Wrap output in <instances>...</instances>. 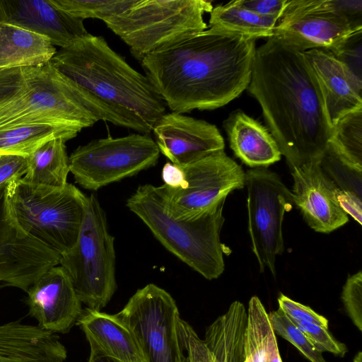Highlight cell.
Instances as JSON below:
<instances>
[{
	"mask_svg": "<svg viewBox=\"0 0 362 362\" xmlns=\"http://www.w3.org/2000/svg\"><path fill=\"white\" fill-rule=\"evenodd\" d=\"M255 42L209 28L145 56L141 64L172 112L214 110L247 89Z\"/></svg>",
	"mask_w": 362,
	"mask_h": 362,
	"instance_id": "1",
	"label": "cell"
},
{
	"mask_svg": "<svg viewBox=\"0 0 362 362\" xmlns=\"http://www.w3.org/2000/svg\"><path fill=\"white\" fill-rule=\"evenodd\" d=\"M247 90L291 171L319 159L332 134L316 78L300 52L274 37L256 48Z\"/></svg>",
	"mask_w": 362,
	"mask_h": 362,
	"instance_id": "2",
	"label": "cell"
},
{
	"mask_svg": "<svg viewBox=\"0 0 362 362\" xmlns=\"http://www.w3.org/2000/svg\"><path fill=\"white\" fill-rule=\"evenodd\" d=\"M99 120L143 129L63 76L51 62L0 69V130L38 124L83 129Z\"/></svg>",
	"mask_w": 362,
	"mask_h": 362,
	"instance_id": "3",
	"label": "cell"
},
{
	"mask_svg": "<svg viewBox=\"0 0 362 362\" xmlns=\"http://www.w3.org/2000/svg\"><path fill=\"white\" fill-rule=\"evenodd\" d=\"M70 81L122 116L153 129L166 104L146 76L132 67L102 36L88 33L50 61Z\"/></svg>",
	"mask_w": 362,
	"mask_h": 362,
	"instance_id": "4",
	"label": "cell"
},
{
	"mask_svg": "<svg viewBox=\"0 0 362 362\" xmlns=\"http://www.w3.org/2000/svg\"><path fill=\"white\" fill-rule=\"evenodd\" d=\"M225 201L199 218L177 219L168 213L157 187L144 184L138 187L126 204L169 252L212 280L220 276L225 268L220 239Z\"/></svg>",
	"mask_w": 362,
	"mask_h": 362,
	"instance_id": "5",
	"label": "cell"
},
{
	"mask_svg": "<svg viewBox=\"0 0 362 362\" xmlns=\"http://www.w3.org/2000/svg\"><path fill=\"white\" fill-rule=\"evenodd\" d=\"M6 194L13 215L25 233L60 255L73 247L87 201L75 185L51 187L14 179L7 183Z\"/></svg>",
	"mask_w": 362,
	"mask_h": 362,
	"instance_id": "6",
	"label": "cell"
},
{
	"mask_svg": "<svg viewBox=\"0 0 362 362\" xmlns=\"http://www.w3.org/2000/svg\"><path fill=\"white\" fill-rule=\"evenodd\" d=\"M214 6L205 0H136L104 23L138 60L208 28L204 15Z\"/></svg>",
	"mask_w": 362,
	"mask_h": 362,
	"instance_id": "7",
	"label": "cell"
},
{
	"mask_svg": "<svg viewBox=\"0 0 362 362\" xmlns=\"http://www.w3.org/2000/svg\"><path fill=\"white\" fill-rule=\"evenodd\" d=\"M97 196H87L78 238L61 255L59 264L69 276L77 296L90 309L100 310L117 289L115 238Z\"/></svg>",
	"mask_w": 362,
	"mask_h": 362,
	"instance_id": "8",
	"label": "cell"
},
{
	"mask_svg": "<svg viewBox=\"0 0 362 362\" xmlns=\"http://www.w3.org/2000/svg\"><path fill=\"white\" fill-rule=\"evenodd\" d=\"M160 153L146 134L94 139L71 153L70 173L81 187L96 191L156 165Z\"/></svg>",
	"mask_w": 362,
	"mask_h": 362,
	"instance_id": "9",
	"label": "cell"
},
{
	"mask_svg": "<svg viewBox=\"0 0 362 362\" xmlns=\"http://www.w3.org/2000/svg\"><path fill=\"white\" fill-rule=\"evenodd\" d=\"M114 315L130 332L145 362H185L177 329L179 310L163 288L148 284L138 289Z\"/></svg>",
	"mask_w": 362,
	"mask_h": 362,
	"instance_id": "10",
	"label": "cell"
},
{
	"mask_svg": "<svg viewBox=\"0 0 362 362\" xmlns=\"http://www.w3.org/2000/svg\"><path fill=\"white\" fill-rule=\"evenodd\" d=\"M181 167L184 181L180 187H157L168 213L175 218H199L230 192L245 186V173L224 151Z\"/></svg>",
	"mask_w": 362,
	"mask_h": 362,
	"instance_id": "11",
	"label": "cell"
},
{
	"mask_svg": "<svg viewBox=\"0 0 362 362\" xmlns=\"http://www.w3.org/2000/svg\"><path fill=\"white\" fill-rule=\"evenodd\" d=\"M248 231L252 249L264 272L276 276V259L284 251L282 224L293 202L291 191L276 173L255 168L245 173Z\"/></svg>",
	"mask_w": 362,
	"mask_h": 362,
	"instance_id": "12",
	"label": "cell"
},
{
	"mask_svg": "<svg viewBox=\"0 0 362 362\" xmlns=\"http://www.w3.org/2000/svg\"><path fill=\"white\" fill-rule=\"evenodd\" d=\"M354 29L332 0H288L273 37L300 52L320 49L338 55Z\"/></svg>",
	"mask_w": 362,
	"mask_h": 362,
	"instance_id": "13",
	"label": "cell"
},
{
	"mask_svg": "<svg viewBox=\"0 0 362 362\" xmlns=\"http://www.w3.org/2000/svg\"><path fill=\"white\" fill-rule=\"evenodd\" d=\"M7 183L0 187V282L27 292L61 255L25 233L11 211Z\"/></svg>",
	"mask_w": 362,
	"mask_h": 362,
	"instance_id": "14",
	"label": "cell"
},
{
	"mask_svg": "<svg viewBox=\"0 0 362 362\" xmlns=\"http://www.w3.org/2000/svg\"><path fill=\"white\" fill-rule=\"evenodd\" d=\"M152 131L160 153L180 166L224 151V139L216 125L182 113H165Z\"/></svg>",
	"mask_w": 362,
	"mask_h": 362,
	"instance_id": "15",
	"label": "cell"
},
{
	"mask_svg": "<svg viewBox=\"0 0 362 362\" xmlns=\"http://www.w3.org/2000/svg\"><path fill=\"white\" fill-rule=\"evenodd\" d=\"M293 204L315 231L329 233L345 225L348 215L337 199V187L321 168L318 159L291 170Z\"/></svg>",
	"mask_w": 362,
	"mask_h": 362,
	"instance_id": "16",
	"label": "cell"
},
{
	"mask_svg": "<svg viewBox=\"0 0 362 362\" xmlns=\"http://www.w3.org/2000/svg\"><path fill=\"white\" fill-rule=\"evenodd\" d=\"M26 293L29 315L44 330L68 333L82 313L71 279L60 265L42 274Z\"/></svg>",
	"mask_w": 362,
	"mask_h": 362,
	"instance_id": "17",
	"label": "cell"
},
{
	"mask_svg": "<svg viewBox=\"0 0 362 362\" xmlns=\"http://www.w3.org/2000/svg\"><path fill=\"white\" fill-rule=\"evenodd\" d=\"M0 23L43 35L61 48L88 33L83 20L71 16L50 0H0Z\"/></svg>",
	"mask_w": 362,
	"mask_h": 362,
	"instance_id": "18",
	"label": "cell"
},
{
	"mask_svg": "<svg viewBox=\"0 0 362 362\" xmlns=\"http://www.w3.org/2000/svg\"><path fill=\"white\" fill-rule=\"evenodd\" d=\"M303 53L316 78L332 129L343 116L362 107V79L329 51Z\"/></svg>",
	"mask_w": 362,
	"mask_h": 362,
	"instance_id": "19",
	"label": "cell"
},
{
	"mask_svg": "<svg viewBox=\"0 0 362 362\" xmlns=\"http://www.w3.org/2000/svg\"><path fill=\"white\" fill-rule=\"evenodd\" d=\"M66 356L54 333L20 321L0 325V362H64Z\"/></svg>",
	"mask_w": 362,
	"mask_h": 362,
	"instance_id": "20",
	"label": "cell"
},
{
	"mask_svg": "<svg viewBox=\"0 0 362 362\" xmlns=\"http://www.w3.org/2000/svg\"><path fill=\"white\" fill-rule=\"evenodd\" d=\"M235 156L252 168H267L280 160L281 153L267 127L237 110L223 122Z\"/></svg>",
	"mask_w": 362,
	"mask_h": 362,
	"instance_id": "21",
	"label": "cell"
},
{
	"mask_svg": "<svg viewBox=\"0 0 362 362\" xmlns=\"http://www.w3.org/2000/svg\"><path fill=\"white\" fill-rule=\"evenodd\" d=\"M76 324L84 332L90 351L120 362H145L133 336L114 315L86 308Z\"/></svg>",
	"mask_w": 362,
	"mask_h": 362,
	"instance_id": "22",
	"label": "cell"
},
{
	"mask_svg": "<svg viewBox=\"0 0 362 362\" xmlns=\"http://www.w3.org/2000/svg\"><path fill=\"white\" fill-rule=\"evenodd\" d=\"M247 311L238 300L210 325L204 340L215 362H244Z\"/></svg>",
	"mask_w": 362,
	"mask_h": 362,
	"instance_id": "23",
	"label": "cell"
},
{
	"mask_svg": "<svg viewBox=\"0 0 362 362\" xmlns=\"http://www.w3.org/2000/svg\"><path fill=\"white\" fill-rule=\"evenodd\" d=\"M56 52L47 37L0 23V69L42 65L50 62Z\"/></svg>",
	"mask_w": 362,
	"mask_h": 362,
	"instance_id": "24",
	"label": "cell"
},
{
	"mask_svg": "<svg viewBox=\"0 0 362 362\" xmlns=\"http://www.w3.org/2000/svg\"><path fill=\"white\" fill-rule=\"evenodd\" d=\"M66 141L63 138L49 140L27 156V170L22 180L33 185L65 186L70 173Z\"/></svg>",
	"mask_w": 362,
	"mask_h": 362,
	"instance_id": "25",
	"label": "cell"
},
{
	"mask_svg": "<svg viewBox=\"0 0 362 362\" xmlns=\"http://www.w3.org/2000/svg\"><path fill=\"white\" fill-rule=\"evenodd\" d=\"M277 21L276 18L252 12L235 0L213 8L210 12L209 28L257 40L272 37Z\"/></svg>",
	"mask_w": 362,
	"mask_h": 362,
	"instance_id": "26",
	"label": "cell"
},
{
	"mask_svg": "<svg viewBox=\"0 0 362 362\" xmlns=\"http://www.w3.org/2000/svg\"><path fill=\"white\" fill-rule=\"evenodd\" d=\"M82 129L55 124L23 126L0 130V155L28 156L47 141L76 137Z\"/></svg>",
	"mask_w": 362,
	"mask_h": 362,
	"instance_id": "27",
	"label": "cell"
},
{
	"mask_svg": "<svg viewBox=\"0 0 362 362\" xmlns=\"http://www.w3.org/2000/svg\"><path fill=\"white\" fill-rule=\"evenodd\" d=\"M329 143L347 163L362 169V107L338 120Z\"/></svg>",
	"mask_w": 362,
	"mask_h": 362,
	"instance_id": "28",
	"label": "cell"
},
{
	"mask_svg": "<svg viewBox=\"0 0 362 362\" xmlns=\"http://www.w3.org/2000/svg\"><path fill=\"white\" fill-rule=\"evenodd\" d=\"M272 329L269 315L263 304L257 296H252L247 312L244 362H266L268 337Z\"/></svg>",
	"mask_w": 362,
	"mask_h": 362,
	"instance_id": "29",
	"label": "cell"
},
{
	"mask_svg": "<svg viewBox=\"0 0 362 362\" xmlns=\"http://www.w3.org/2000/svg\"><path fill=\"white\" fill-rule=\"evenodd\" d=\"M318 161L322 170L339 190L362 198V169L344 160L329 143Z\"/></svg>",
	"mask_w": 362,
	"mask_h": 362,
	"instance_id": "30",
	"label": "cell"
},
{
	"mask_svg": "<svg viewBox=\"0 0 362 362\" xmlns=\"http://www.w3.org/2000/svg\"><path fill=\"white\" fill-rule=\"evenodd\" d=\"M71 16L84 20L97 18L103 21L123 13L136 0H50Z\"/></svg>",
	"mask_w": 362,
	"mask_h": 362,
	"instance_id": "31",
	"label": "cell"
},
{
	"mask_svg": "<svg viewBox=\"0 0 362 362\" xmlns=\"http://www.w3.org/2000/svg\"><path fill=\"white\" fill-rule=\"evenodd\" d=\"M274 334H277L291 343L311 362H327L320 351L305 334L279 308L268 313Z\"/></svg>",
	"mask_w": 362,
	"mask_h": 362,
	"instance_id": "32",
	"label": "cell"
},
{
	"mask_svg": "<svg viewBox=\"0 0 362 362\" xmlns=\"http://www.w3.org/2000/svg\"><path fill=\"white\" fill-rule=\"evenodd\" d=\"M177 329L182 349L187 351L185 362H215L204 340L198 337L191 325L179 317Z\"/></svg>",
	"mask_w": 362,
	"mask_h": 362,
	"instance_id": "33",
	"label": "cell"
},
{
	"mask_svg": "<svg viewBox=\"0 0 362 362\" xmlns=\"http://www.w3.org/2000/svg\"><path fill=\"white\" fill-rule=\"evenodd\" d=\"M341 299L355 326L362 331V272L349 276L343 286Z\"/></svg>",
	"mask_w": 362,
	"mask_h": 362,
	"instance_id": "34",
	"label": "cell"
},
{
	"mask_svg": "<svg viewBox=\"0 0 362 362\" xmlns=\"http://www.w3.org/2000/svg\"><path fill=\"white\" fill-rule=\"evenodd\" d=\"M293 322L320 351L330 352L341 357L346 354V346L336 340L328 332V329L312 323Z\"/></svg>",
	"mask_w": 362,
	"mask_h": 362,
	"instance_id": "35",
	"label": "cell"
},
{
	"mask_svg": "<svg viewBox=\"0 0 362 362\" xmlns=\"http://www.w3.org/2000/svg\"><path fill=\"white\" fill-rule=\"evenodd\" d=\"M279 308L293 322H307L328 329V320L310 307L296 302L284 294L278 298Z\"/></svg>",
	"mask_w": 362,
	"mask_h": 362,
	"instance_id": "36",
	"label": "cell"
},
{
	"mask_svg": "<svg viewBox=\"0 0 362 362\" xmlns=\"http://www.w3.org/2000/svg\"><path fill=\"white\" fill-rule=\"evenodd\" d=\"M361 36L362 30L354 33L336 57L361 78Z\"/></svg>",
	"mask_w": 362,
	"mask_h": 362,
	"instance_id": "37",
	"label": "cell"
},
{
	"mask_svg": "<svg viewBox=\"0 0 362 362\" xmlns=\"http://www.w3.org/2000/svg\"><path fill=\"white\" fill-rule=\"evenodd\" d=\"M27 170V156L0 155V187L14 179L22 178Z\"/></svg>",
	"mask_w": 362,
	"mask_h": 362,
	"instance_id": "38",
	"label": "cell"
},
{
	"mask_svg": "<svg viewBox=\"0 0 362 362\" xmlns=\"http://www.w3.org/2000/svg\"><path fill=\"white\" fill-rule=\"evenodd\" d=\"M288 0H238L240 6L259 16L279 18Z\"/></svg>",
	"mask_w": 362,
	"mask_h": 362,
	"instance_id": "39",
	"label": "cell"
},
{
	"mask_svg": "<svg viewBox=\"0 0 362 362\" xmlns=\"http://www.w3.org/2000/svg\"><path fill=\"white\" fill-rule=\"evenodd\" d=\"M332 1L354 29L362 30V0Z\"/></svg>",
	"mask_w": 362,
	"mask_h": 362,
	"instance_id": "40",
	"label": "cell"
},
{
	"mask_svg": "<svg viewBox=\"0 0 362 362\" xmlns=\"http://www.w3.org/2000/svg\"><path fill=\"white\" fill-rule=\"evenodd\" d=\"M337 199L341 209L361 225L362 198L354 193L339 189Z\"/></svg>",
	"mask_w": 362,
	"mask_h": 362,
	"instance_id": "41",
	"label": "cell"
},
{
	"mask_svg": "<svg viewBox=\"0 0 362 362\" xmlns=\"http://www.w3.org/2000/svg\"><path fill=\"white\" fill-rule=\"evenodd\" d=\"M162 178L165 185L170 188L180 187L184 181V172L181 166L166 163L162 169Z\"/></svg>",
	"mask_w": 362,
	"mask_h": 362,
	"instance_id": "42",
	"label": "cell"
},
{
	"mask_svg": "<svg viewBox=\"0 0 362 362\" xmlns=\"http://www.w3.org/2000/svg\"><path fill=\"white\" fill-rule=\"evenodd\" d=\"M266 362H282L273 329L271 330L267 341Z\"/></svg>",
	"mask_w": 362,
	"mask_h": 362,
	"instance_id": "43",
	"label": "cell"
},
{
	"mask_svg": "<svg viewBox=\"0 0 362 362\" xmlns=\"http://www.w3.org/2000/svg\"><path fill=\"white\" fill-rule=\"evenodd\" d=\"M88 362H120L113 358L107 356L99 352L90 351V354Z\"/></svg>",
	"mask_w": 362,
	"mask_h": 362,
	"instance_id": "44",
	"label": "cell"
},
{
	"mask_svg": "<svg viewBox=\"0 0 362 362\" xmlns=\"http://www.w3.org/2000/svg\"><path fill=\"white\" fill-rule=\"evenodd\" d=\"M353 362H362V352L358 351L355 356Z\"/></svg>",
	"mask_w": 362,
	"mask_h": 362,
	"instance_id": "45",
	"label": "cell"
}]
</instances>
